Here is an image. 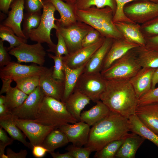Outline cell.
Wrapping results in <instances>:
<instances>
[{"label": "cell", "mask_w": 158, "mask_h": 158, "mask_svg": "<svg viewBox=\"0 0 158 158\" xmlns=\"http://www.w3.org/2000/svg\"><path fill=\"white\" fill-rule=\"evenodd\" d=\"M56 24L64 39L68 54L73 53L82 47V42L84 37L93 28L84 23L78 21L66 27Z\"/></svg>", "instance_id": "9c48e42d"}, {"label": "cell", "mask_w": 158, "mask_h": 158, "mask_svg": "<svg viewBox=\"0 0 158 158\" xmlns=\"http://www.w3.org/2000/svg\"><path fill=\"white\" fill-rule=\"evenodd\" d=\"M48 55L54 62L52 72L53 77L56 80L64 82L65 74L63 71V56L54 55L50 53H48Z\"/></svg>", "instance_id": "74e56055"}, {"label": "cell", "mask_w": 158, "mask_h": 158, "mask_svg": "<svg viewBox=\"0 0 158 158\" xmlns=\"http://www.w3.org/2000/svg\"><path fill=\"white\" fill-rule=\"evenodd\" d=\"M74 11L77 21L90 25L98 31L102 37L113 39L124 38L113 22L114 13L110 7L98 8L92 6Z\"/></svg>", "instance_id": "3957f363"}, {"label": "cell", "mask_w": 158, "mask_h": 158, "mask_svg": "<svg viewBox=\"0 0 158 158\" xmlns=\"http://www.w3.org/2000/svg\"><path fill=\"white\" fill-rule=\"evenodd\" d=\"M133 49L101 72L105 80H129L139 71L142 68L136 60Z\"/></svg>", "instance_id": "5b68a950"}, {"label": "cell", "mask_w": 158, "mask_h": 158, "mask_svg": "<svg viewBox=\"0 0 158 158\" xmlns=\"http://www.w3.org/2000/svg\"><path fill=\"white\" fill-rule=\"evenodd\" d=\"M5 102V95H1L0 96V105L4 104Z\"/></svg>", "instance_id": "6f0895ef"}, {"label": "cell", "mask_w": 158, "mask_h": 158, "mask_svg": "<svg viewBox=\"0 0 158 158\" xmlns=\"http://www.w3.org/2000/svg\"><path fill=\"white\" fill-rule=\"evenodd\" d=\"M28 96L17 87H11L6 93L4 104L11 111L20 106Z\"/></svg>", "instance_id": "1f68e13d"}, {"label": "cell", "mask_w": 158, "mask_h": 158, "mask_svg": "<svg viewBox=\"0 0 158 158\" xmlns=\"http://www.w3.org/2000/svg\"><path fill=\"white\" fill-rule=\"evenodd\" d=\"M106 37H102L96 43L82 47L75 52L63 56V63L72 69H76L85 65L95 52L101 46Z\"/></svg>", "instance_id": "9a60e30c"}, {"label": "cell", "mask_w": 158, "mask_h": 158, "mask_svg": "<svg viewBox=\"0 0 158 158\" xmlns=\"http://www.w3.org/2000/svg\"><path fill=\"white\" fill-rule=\"evenodd\" d=\"M158 102V87L151 89L138 99V105Z\"/></svg>", "instance_id": "7bdbcfd3"}, {"label": "cell", "mask_w": 158, "mask_h": 158, "mask_svg": "<svg viewBox=\"0 0 158 158\" xmlns=\"http://www.w3.org/2000/svg\"><path fill=\"white\" fill-rule=\"evenodd\" d=\"M90 99L84 94L74 90L64 103L68 112L78 121H79L81 111L90 104Z\"/></svg>", "instance_id": "cb8c5ba5"}, {"label": "cell", "mask_w": 158, "mask_h": 158, "mask_svg": "<svg viewBox=\"0 0 158 158\" xmlns=\"http://www.w3.org/2000/svg\"><path fill=\"white\" fill-rule=\"evenodd\" d=\"M24 0H13L8 13V16L1 24L11 29L18 37L26 39L21 28L23 20Z\"/></svg>", "instance_id": "e0dca14e"}, {"label": "cell", "mask_w": 158, "mask_h": 158, "mask_svg": "<svg viewBox=\"0 0 158 158\" xmlns=\"http://www.w3.org/2000/svg\"><path fill=\"white\" fill-rule=\"evenodd\" d=\"M32 150L33 155L37 158L43 157L47 152H48V150L42 145L34 146Z\"/></svg>", "instance_id": "681fc988"}, {"label": "cell", "mask_w": 158, "mask_h": 158, "mask_svg": "<svg viewBox=\"0 0 158 158\" xmlns=\"http://www.w3.org/2000/svg\"><path fill=\"white\" fill-rule=\"evenodd\" d=\"M90 109L83 111L80 116V121H82L92 126L103 119L111 111L100 100Z\"/></svg>", "instance_id": "484cf974"}, {"label": "cell", "mask_w": 158, "mask_h": 158, "mask_svg": "<svg viewBox=\"0 0 158 158\" xmlns=\"http://www.w3.org/2000/svg\"><path fill=\"white\" fill-rule=\"evenodd\" d=\"M114 23L124 39L139 46H145L146 39L142 32L140 25L125 21Z\"/></svg>", "instance_id": "44dd1931"}, {"label": "cell", "mask_w": 158, "mask_h": 158, "mask_svg": "<svg viewBox=\"0 0 158 158\" xmlns=\"http://www.w3.org/2000/svg\"><path fill=\"white\" fill-rule=\"evenodd\" d=\"M147 47L158 51V34L145 37Z\"/></svg>", "instance_id": "c3c4849f"}, {"label": "cell", "mask_w": 158, "mask_h": 158, "mask_svg": "<svg viewBox=\"0 0 158 158\" xmlns=\"http://www.w3.org/2000/svg\"><path fill=\"white\" fill-rule=\"evenodd\" d=\"M155 69L142 68L129 79L138 99L151 89L152 77Z\"/></svg>", "instance_id": "ffe728a7"}, {"label": "cell", "mask_w": 158, "mask_h": 158, "mask_svg": "<svg viewBox=\"0 0 158 158\" xmlns=\"http://www.w3.org/2000/svg\"><path fill=\"white\" fill-rule=\"evenodd\" d=\"M53 130L47 135L42 145L48 150L49 153L69 142L66 134L59 128Z\"/></svg>", "instance_id": "4dcf8cb0"}, {"label": "cell", "mask_w": 158, "mask_h": 158, "mask_svg": "<svg viewBox=\"0 0 158 158\" xmlns=\"http://www.w3.org/2000/svg\"><path fill=\"white\" fill-rule=\"evenodd\" d=\"M126 137L111 141L108 143L100 150L96 152L94 156V157L95 158H115L116 154L124 141Z\"/></svg>", "instance_id": "8d00e7d4"}, {"label": "cell", "mask_w": 158, "mask_h": 158, "mask_svg": "<svg viewBox=\"0 0 158 158\" xmlns=\"http://www.w3.org/2000/svg\"><path fill=\"white\" fill-rule=\"evenodd\" d=\"M13 0H0V9L4 14H8L10 4Z\"/></svg>", "instance_id": "816d5d0a"}, {"label": "cell", "mask_w": 158, "mask_h": 158, "mask_svg": "<svg viewBox=\"0 0 158 158\" xmlns=\"http://www.w3.org/2000/svg\"><path fill=\"white\" fill-rule=\"evenodd\" d=\"M41 13L26 12L24 15L23 20V33L26 39H29L30 31L37 28L39 26L42 18Z\"/></svg>", "instance_id": "e575fe53"}, {"label": "cell", "mask_w": 158, "mask_h": 158, "mask_svg": "<svg viewBox=\"0 0 158 158\" xmlns=\"http://www.w3.org/2000/svg\"><path fill=\"white\" fill-rule=\"evenodd\" d=\"M102 37L100 32L93 28L85 36L82 42V47L92 45L98 41Z\"/></svg>", "instance_id": "ee69618b"}, {"label": "cell", "mask_w": 158, "mask_h": 158, "mask_svg": "<svg viewBox=\"0 0 158 158\" xmlns=\"http://www.w3.org/2000/svg\"><path fill=\"white\" fill-rule=\"evenodd\" d=\"M9 53L16 58L18 63L30 62L40 66H43L46 55L42 43L38 42L33 44H23L13 48Z\"/></svg>", "instance_id": "30bf717a"}, {"label": "cell", "mask_w": 158, "mask_h": 158, "mask_svg": "<svg viewBox=\"0 0 158 158\" xmlns=\"http://www.w3.org/2000/svg\"><path fill=\"white\" fill-rule=\"evenodd\" d=\"M46 67L37 65H23L17 62L11 61L0 68V78L1 80L15 79L28 76L40 75L47 68Z\"/></svg>", "instance_id": "4fadbf2b"}, {"label": "cell", "mask_w": 158, "mask_h": 158, "mask_svg": "<svg viewBox=\"0 0 158 158\" xmlns=\"http://www.w3.org/2000/svg\"><path fill=\"white\" fill-rule=\"evenodd\" d=\"M136 60L141 68H158V51L145 46L133 49Z\"/></svg>", "instance_id": "4316f807"}, {"label": "cell", "mask_w": 158, "mask_h": 158, "mask_svg": "<svg viewBox=\"0 0 158 158\" xmlns=\"http://www.w3.org/2000/svg\"><path fill=\"white\" fill-rule=\"evenodd\" d=\"M65 150L73 158H88L92 152L88 147H78L73 144L68 146Z\"/></svg>", "instance_id": "60d3db41"}, {"label": "cell", "mask_w": 158, "mask_h": 158, "mask_svg": "<svg viewBox=\"0 0 158 158\" xmlns=\"http://www.w3.org/2000/svg\"><path fill=\"white\" fill-rule=\"evenodd\" d=\"M1 127L0 128V158H8L4 154V150L7 146L11 144L14 140L9 137L6 131Z\"/></svg>", "instance_id": "f6af8a7d"}, {"label": "cell", "mask_w": 158, "mask_h": 158, "mask_svg": "<svg viewBox=\"0 0 158 158\" xmlns=\"http://www.w3.org/2000/svg\"><path fill=\"white\" fill-rule=\"evenodd\" d=\"M56 35L58 39L57 44L52 47L49 48L46 51L53 52L57 56L68 55V52L64 39L58 29L56 30Z\"/></svg>", "instance_id": "ab89813d"}, {"label": "cell", "mask_w": 158, "mask_h": 158, "mask_svg": "<svg viewBox=\"0 0 158 158\" xmlns=\"http://www.w3.org/2000/svg\"><path fill=\"white\" fill-rule=\"evenodd\" d=\"M55 8L60 15L56 23L63 27L69 26L77 21L75 14L74 6L62 0H48Z\"/></svg>", "instance_id": "d4e9b609"}, {"label": "cell", "mask_w": 158, "mask_h": 158, "mask_svg": "<svg viewBox=\"0 0 158 158\" xmlns=\"http://www.w3.org/2000/svg\"><path fill=\"white\" fill-rule=\"evenodd\" d=\"M32 121L56 128L63 125L78 122L67 111L64 102L46 96L44 97L35 118Z\"/></svg>", "instance_id": "277c9868"}, {"label": "cell", "mask_w": 158, "mask_h": 158, "mask_svg": "<svg viewBox=\"0 0 158 158\" xmlns=\"http://www.w3.org/2000/svg\"><path fill=\"white\" fill-rule=\"evenodd\" d=\"M123 10L128 19L141 25L158 17V2L135 0L126 4Z\"/></svg>", "instance_id": "52a82bcc"}, {"label": "cell", "mask_w": 158, "mask_h": 158, "mask_svg": "<svg viewBox=\"0 0 158 158\" xmlns=\"http://www.w3.org/2000/svg\"><path fill=\"white\" fill-rule=\"evenodd\" d=\"M90 127L87 123L80 121L72 124L63 125L58 128L66 134L69 142L75 146L82 147L88 142Z\"/></svg>", "instance_id": "5bb4252c"}, {"label": "cell", "mask_w": 158, "mask_h": 158, "mask_svg": "<svg viewBox=\"0 0 158 158\" xmlns=\"http://www.w3.org/2000/svg\"><path fill=\"white\" fill-rule=\"evenodd\" d=\"M106 82L101 72L82 73L74 90L81 92L96 103L100 100L101 96L105 90Z\"/></svg>", "instance_id": "ba28073f"}, {"label": "cell", "mask_w": 158, "mask_h": 158, "mask_svg": "<svg viewBox=\"0 0 158 158\" xmlns=\"http://www.w3.org/2000/svg\"><path fill=\"white\" fill-rule=\"evenodd\" d=\"M130 131L147 139L158 147V135L146 126L135 114L128 118Z\"/></svg>", "instance_id": "f546056e"}, {"label": "cell", "mask_w": 158, "mask_h": 158, "mask_svg": "<svg viewBox=\"0 0 158 158\" xmlns=\"http://www.w3.org/2000/svg\"><path fill=\"white\" fill-rule=\"evenodd\" d=\"M43 0H24V7L26 12L41 13L43 8Z\"/></svg>", "instance_id": "bcb514c9"}, {"label": "cell", "mask_w": 158, "mask_h": 158, "mask_svg": "<svg viewBox=\"0 0 158 158\" xmlns=\"http://www.w3.org/2000/svg\"><path fill=\"white\" fill-rule=\"evenodd\" d=\"M11 114V111L5 104L0 105V117L7 116Z\"/></svg>", "instance_id": "9f6ffc18"}, {"label": "cell", "mask_w": 158, "mask_h": 158, "mask_svg": "<svg viewBox=\"0 0 158 158\" xmlns=\"http://www.w3.org/2000/svg\"><path fill=\"white\" fill-rule=\"evenodd\" d=\"M43 6L40 24L36 28L31 30L29 38L32 41L41 43H46L49 48L55 45L51 40V30H57L58 27L55 23L56 19L54 16L56 9L52 4L48 0H43Z\"/></svg>", "instance_id": "8992f818"}, {"label": "cell", "mask_w": 158, "mask_h": 158, "mask_svg": "<svg viewBox=\"0 0 158 158\" xmlns=\"http://www.w3.org/2000/svg\"><path fill=\"white\" fill-rule=\"evenodd\" d=\"M92 6L98 8L109 7L112 10L114 14L117 5L115 0H77L73 9L83 10Z\"/></svg>", "instance_id": "d6a6232c"}, {"label": "cell", "mask_w": 158, "mask_h": 158, "mask_svg": "<svg viewBox=\"0 0 158 158\" xmlns=\"http://www.w3.org/2000/svg\"><path fill=\"white\" fill-rule=\"evenodd\" d=\"M134 0H115L117 7L113 19L114 23L120 21L134 23L126 16L123 12V9L124 7L126 4ZM149 0L158 2V0Z\"/></svg>", "instance_id": "f35d334b"}, {"label": "cell", "mask_w": 158, "mask_h": 158, "mask_svg": "<svg viewBox=\"0 0 158 158\" xmlns=\"http://www.w3.org/2000/svg\"><path fill=\"white\" fill-rule=\"evenodd\" d=\"M49 153L54 158H73L68 152L64 153H60L59 152H53Z\"/></svg>", "instance_id": "db71d44e"}, {"label": "cell", "mask_w": 158, "mask_h": 158, "mask_svg": "<svg viewBox=\"0 0 158 158\" xmlns=\"http://www.w3.org/2000/svg\"><path fill=\"white\" fill-rule=\"evenodd\" d=\"M13 117L15 124L28 138L32 147L34 146L42 145L47 135L56 128L43 125L32 120Z\"/></svg>", "instance_id": "8fae6325"}, {"label": "cell", "mask_w": 158, "mask_h": 158, "mask_svg": "<svg viewBox=\"0 0 158 158\" xmlns=\"http://www.w3.org/2000/svg\"><path fill=\"white\" fill-rule=\"evenodd\" d=\"M145 140L136 134L129 133L117 152L115 158H135L137 151Z\"/></svg>", "instance_id": "603a6c76"}, {"label": "cell", "mask_w": 158, "mask_h": 158, "mask_svg": "<svg viewBox=\"0 0 158 158\" xmlns=\"http://www.w3.org/2000/svg\"><path fill=\"white\" fill-rule=\"evenodd\" d=\"M3 41L0 40V68L6 66L11 61L8 47L4 46Z\"/></svg>", "instance_id": "7dc6e473"}, {"label": "cell", "mask_w": 158, "mask_h": 158, "mask_svg": "<svg viewBox=\"0 0 158 158\" xmlns=\"http://www.w3.org/2000/svg\"><path fill=\"white\" fill-rule=\"evenodd\" d=\"M113 39L110 38H105L102 45L85 64L82 73L101 72L103 63L111 45Z\"/></svg>", "instance_id": "7402d4cb"}, {"label": "cell", "mask_w": 158, "mask_h": 158, "mask_svg": "<svg viewBox=\"0 0 158 158\" xmlns=\"http://www.w3.org/2000/svg\"><path fill=\"white\" fill-rule=\"evenodd\" d=\"M100 100L111 111L128 118L135 114L138 99L129 80L114 79L107 80Z\"/></svg>", "instance_id": "7a4b0ae2"}, {"label": "cell", "mask_w": 158, "mask_h": 158, "mask_svg": "<svg viewBox=\"0 0 158 158\" xmlns=\"http://www.w3.org/2000/svg\"><path fill=\"white\" fill-rule=\"evenodd\" d=\"M141 27L145 37L158 34V17L141 25Z\"/></svg>", "instance_id": "b9f144b4"}, {"label": "cell", "mask_w": 158, "mask_h": 158, "mask_svg": "<svg viewBox=\"0 0 158 158\" xmlns=\"http://www.w3.org/2000/svg\"><path fill=\"white\" fill-rule=\"evenodd\" d=\"M85 65L78 68L72 69L63 63L64 92L62 102L64 103L73 92L78 78L82 73Z\"/></svg>", "instance_id": "f1b7e54d"}, {"label": "cell", "mask_w": 158, "mask_h": 158, "mask_svg": "<svg viewBox=\"0 0 158 158\" xmlns=\"http://www.w3.org/2000/svg\"><path fill=\"white\" fill-rule=\"evenodd\" d=\"M158 83V68H156L153 74L152 81L151 89L155 87L156 85Z\"/></svg>", "instance_id": "11a10c76"}, {"label": "cell", "mask_w": 158, "mask_h": 158, "mask_svg": "<svg viewBox=\"0 0 158 158\" xmlns=\"http://www.w3.org/2000/svg\"><path fill=\"white\" fill-rule=\"evenodd\" d=\"M2 85L0 92V95L6 93L11 86V84L13 80H1Z\"/></svg>", "instance_id": "f5cc1de1"}, {"label": "cell", "mask_w": 158, "mask_h": 158, "mask_svg": "<svg viewBox=\"0 0 158 158\" xmlns=\"http://www.w3.org/2000/svg\"><path fill=\"white\" fill-rule=\"evenodd\" d=\"M130 131L128 118L111 111L103 119L90 128L85 147L97 151L109 142L126 137Z\"/></svg>", "instance_id": "6da1fadb"}, {"label": "cell", "mask_w": 158, "mask_h": 158, "mask_svg": "<svg viewBox=\"0 0 158 158\" xmlns=\"http://www.w3.org/2000/svg\"><path fill=\"white\" fill-rule=\"evenodd\" d=\"M28 154L26 150H21L20 151L16 153L10 148L6 150V155L8 158H25Z\"/></svg>", "instance_id": "f907efd6"}, {"label": "cell", "mask_w": 158, "mask_h": 158, "mask_svg": "<svg viewBox=\"0 0 158 158\" xmlns=\"http://www.w3.org/2000/svg\"><path fill=\"white\" fill-rule=\"evenodd\" d=\"M40 75L28 76L15 79L16 86L24 92L29 95L39 86Z\"/></svg>", "instance_id": "d590c367"}, {"label": "cell", "mask_w": 158, "mask_h": 158, "mask_svg": "<svg viewBox=\"0 0 158 158\" xmlns=\"http://www.w3.org/2000/svg\"><path fill=\"white\" fill-rule=\"evenodd\" d=\"M139 46L124 38L113 39L111 47L103 63L101 71L108 68L114 61L129 51Z\"/></svg>", "instance_id": "ac0fdd59"}, {"label": "cell", "mask_w": 158, "mask_h": 158, "mask_svg": "<svg viewBox=\"0 0 158 158\" xmlns=\"http://www.w3.org/2000/svg\"><path fill=\"white\" fill-rule=\"evenodd\" d=\"M45 96L38 86L20 106L11 111V114L16 118L34 120Z\"/></svg>", "instance_id": "7c38bea8"}, {"label": "cell", "mask_w": 158, "mask_h": 158, "mask_svg": "<svg viewBox=\"0 0 158 158\" xmlns=\"http://www.w3.org/2000/svg\"><path fill=\"white\" fill-rule=\"evenodd\" d=\"M0 125L14 140H17L28 148L32 147L30 142L26 140V136L22 130L15 124L11 114L0 117Z\"/></svg>", "instance_id": "83f0119b"}, {"label": "cell", "mask_w": 158, "mask_h": 158, "mask_svg": "<svg viewBox=\"0 0 158 158\" xmlns=\"http://www.w3.org/2000/svg\"><path fill=\"white\" fill-rule=\"evenodd\" d=\"M135 114L146 126L158 135V102L138 105Z\"/></svg>", "instance_id": "d6986e66"}, {"label": "cell", "mask_w": 158, "mask_h": 158, "mask_svg": "<svg viewBox=\"0 0 158 158\" xmlns=\"http://www.w3.org/2000/svg\"><path fill=\"white\" fill-rule=\"evenodd\" d=\"M53 67L47 68L40 75L39 86L45 96L61 101L64 92V82L54 78Z\"/></svg>", "instance_id": "2e32d148"}, {"label": "cell", "mask_w": 158, "mask_h": 158, "mask_svg": "<svg viewBox=\"0 0 158 158\" xmlns=\"http://www.w3.org/2000/svg\"><path fill=\"white\" fill-rule=\"evenodd\" d=\"M0 37L3 41L9 44L8 47L9 51L13 48L24 44L27 43V40L17 36L13 30L10 28L1 24L0 25Z\"/></svg>", "instance_id": "836d02e7"}, {"label": "cell", "mask_w": 158, "mask_h": 158, "mask_svg": "<svg viewBox=\"0 0 158 158\" xmlns=\"http://www.w3.org/2000/svg\"><path fill=\"white\" fill-rule=\"evenodd\" d=\"M63 1H66V2L74 6L77 0H62Z\"/></svg>", "instance_id": "680465c9"}]
</instances>
